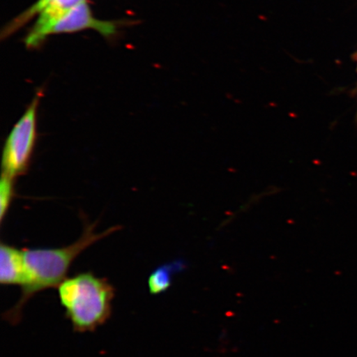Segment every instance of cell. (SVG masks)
Returning <instances> with one entry per match:
<instances>
[{"label": "cell", "instance_id": "5b68a950", "mask_svg": "<svg viewBox=\"0 0 357 357\" xmlns=\"http://www.w3.org/2000/svg\"><path fill=\"white\" fill-rule=\"evenodd\" d=\"M93 29L105 38H110L117 33V22L102 21L93 17L86 1L79 3L48 26L43 34V42L48 36L60 33H73L79 31Z\"/></svg>", "mask_w": 357, "mask_h": 357}, {"label": "cell", "instance_id": "3957f363", "mask_svg": "<svg viewBox=\"0 0 357 357\" xmlns=\"http://www.w3.org/2000/svg\"><path fill=\"white\" fill-rule=\"evenodd\" d=\"M42 93H38L24 114L12 128L4 144L2 174L16 178L28 171L38 137V109Z\"/></svg>", "mask_w": 357, "mask_h": 357}, {"label": "cell", "instance_id": "52a82bcc", "mask_svg": "<svg viewBox=\"0 0 357 357\" xmlns=\"http://www.w3.org/2000/svg\"><path fill=\"white\" fill-rule=\"evenodd\" d=\"M185 266L182 261H176L160 266L151 272L147 281L150 293L160 294L167 291L172 284L173 275L184 270Z\"/></svg>", "mask_w": 357, "mask_h": 357}, {"label": "cell", "instance_id": "277c9868", "mask_svg": "<svg viewBox=\"0 0 357 357\" xmlns=\"http://www.w3.org/2000/svg\"><path fill=\"white\" fill-rule=\"evenodd\" d=\"M84 1L86 0H38L8 24L3 31L2 38L8 37L34 16L39 15L33 29L25 38L26 47H38L43 43V34L48 26Z\"/></svg>", "mask_w": 357, "mask_h": 357}, {"label": "cell", "instance_id": "ba28073f", "mask_svg": "<svg viewBox=\"0 0 357 357\" xmlns=\"http://www.w3.org/2000/svg\"><path fill=\"white\" fill-rule=\"evenodd\" d=\"M15 178L2 174L1 181H0V220L1 222L6 216L15 195Z\"/></svg>", "mask_w": 357, "mask_h": 357}, {"label": "cell", "instance_id": "6da1fadb", "mask_svg": "<svg viewBox=\"0 0 357 357\" xmlns=\"http://www.w3.org/2000/svg\"><path fill=\"white\" fill-rule=\"evenodd\" d=\"M95 229V225L86 222L80 238L66 247L22 249L26 268L25 283L22 287L19 301L3 315L6 322L12 325L19 324L24 307L31 298L43 290L59 287L67 278L70 266L80 254L93 244L119 231L120 227H112L100 234H96Z\"/></svg>", "mask_w": 357, "mask_h": 357}, {"label": "cell", "instance_id": "8992f818", "mask_svg": "<svg viewBox=\"0 0 357 357\" xmlns=\"http://www.w3.org/2000/svg\"><path fill=\"white\" fill-rule=\"evenodd\" d=\"M26 280V268L22 250L1 243L0 245V283L22 287Z\"/></svg>", "mask_w": 357, "mask_h": 357}, {"label": "cell", "instance_id": "7a4b0ae2", "mask_svg": "<svg viewBox=\"0 0 357 357\" xmlns=\"http://www.w3.org/2000/svg\"><path fill=\"white\" fill-rule=\"evenodd\" d=\"M58 296L74 331L87 333L110 319L115 289L108 280L84 272L62 281Z\"/></svg>", "mask_w": 357, "mask_h": 357}]
</instances>
